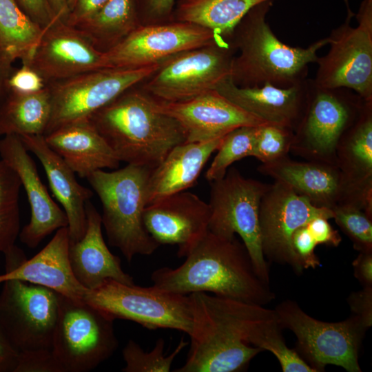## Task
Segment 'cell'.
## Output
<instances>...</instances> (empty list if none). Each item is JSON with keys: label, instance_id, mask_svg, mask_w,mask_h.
<instances>
[{"label": "cell", "instance_id": "cell-23", "mask_svg": "<svg viewBox=\"0 0 372 372\" xmlns=\"http://www.w3.org/2000/svg\"><path fill=\"white\" fill-rule=\"evenodd\" d=\"M216 90L246 112L267 123L295 131L304 112L308 79L288 87L267 83L257 87H240L229 77Z\"/></svg>", "mask_w": 372, "mask_h": 372}, {"label": "cell", "instance_id": "cell-26", "mask_svg": "<svg viewBox=\"0 0 372 372\" xmlns=\"http://www.w3.org/2000/svg\"><path fill=\"white\" fill-rule=\"evenodd\" d=\"M46 143L81 178L104 169H118L120 161L88 118L43 135Z\"/></svg>", "mask_w": 372, "mask_h": 372}, {"label": "cell", "instance_id": "cell-46", "mask_svg": "<svg viewBox=\"0 0 372 372\" xmlns=\"http://www.w3.org/2000/svg\"><path fill=\"white\" fill-rule=\"evenodd\" d=\"M107 0H76L65 19L66 23L74 26L96 12Z\"/></svg>", "mask_w": 372, "mask_h": 372}, {"label": "cell", "instance_id": "cell-36", "mask_svg": "<svg viewBox=\"0 0 372 372\" xmlns=\"http://www.w3.org/2000/svg\"><path fill=\"white\" fill-rule=\"evenodd\" d=\"M188 344L183 338L180 340L175 350L168 355H164L165 340L158 338L154 349L145 351L133 340H130L123 349L122 354L125 366L124 372H168L179 353Z\"/></svg>", "mask_w": 372, "mask_h": 372}, {"label": "cell", "instance_id": "cell-27", "mask_svg": "<svg viewBox=\"0 0 372 372\" xmlns=\"http://www.w3.org/2000/svg\"><path fill=\"white\" fill-rule=\"evenodd\" d=\"M223 137L206 142H185L172 148L151 170L147 186V205L192 187Z\"/></svg>", "mask_w": 372, "mask_h": 372}, {"label": "cell", "instance_id": "cell-10", "mask_svg": "<svg viewBox=\"0 0 372 372\" xmlns=\"http://www.w3.org/2000/svg\"><path fill=\"white\" fill-rule=\"evenodd\" d=\"M281 328L291 330L297 339L296 352L315 371L329 364L349 372H360L359 349L366 328L355 316L338 322L312 318L290 300L273 309Z\"/></svg>", "mask_w": 372, "mask_h": 372}, {"label": "cell", "instance_id": "cell-31", "mask_svg": "<svg viewBox=\"0 0 372 372\" xmlns=\"http://www.w3.org/2000/svg\"><path fill=\"white\" fill-rule=\"evenodd\" d=\"M336 165L352 181L372 185V101L339 141Z\"/></svg>", "mask_w": 372, "mask_h": 372}, {"label": "cell", "instance_id": "cell-39", "mask_svg": "<svg viewBox=\"0 0 372 372\" xmlns=\"http://www.w3.org/2000/svg\"><path fill=\"white\" fill-rule=\"evenodd\" d=\"M141 25L172 21L175 0H136Z\"/></svg>", "mask_w": 372, "mask_h": 372}, {"label": "cell", "instance_id": "cell-28", "mask_svg": "<svg viewBox=\"0 0 372 372\" xmlns=\"http://www.w3.org/2000/svg\"><path fill=\"white\" fill-rule=\"evenodd\" d=\"M273 0H179L172 20L203 27L230 41L234 30L255 6Z\"/></svg>", "mask_w": 372, "mask_h": 372}, {"label": "cell", "instance_id": "cell-40", "mask_svg": "<svg viewBox=\"0 0 372 372\" xmlns=\"http://www.w3.org/2000/svg\"><path fill=\"white\" fill-rule=\"evenodd\" d=\"M292 245L303 269H315L320 265V260L315 253L317 244L309 233L307 225L298 228L293 233Z\"/></svg>", "mask_w": 372, "mask_h": 372}, {"label": "cell", "instance_id": "cell-29", "mask_svg": "<svg viewBox=\"0 0 372 372\" xmlns=\"http://www.w3.org/2000/svg\"><path fill=\"white\" fill-rule=\"evenodd\" d=\"M52 112L47 86L32 93L10 90L0 106V135H44Z\"/></svg>", "mask_w": 372, "mask_h": 372}, {"label": "cell", "instance_id": "cell-45", "mask_svg": "<svg viewBox=\"0 0 372 372\" xmlns=\"http://www.w3.org/2000/svg\"><path fill=\"white\" fill-rule=\"evenodd\" d=\"M15 1L32 20L43 28L58 19L54 17L48 0H15Z\"/></svg>", "mask_w": 372, "mask_h": 372}, {"label": "cell", "instance_id": "cell-35", "mask_svg": "<svg viewBox=\"0 0 372 372\" xmlns=\"http://www.w3.org/2000/svg\"><path fill=\"white\" fill-rule=\"evenodd\" d=\"M256 126H242L224 136L217 154L205 173L209 183L223 178L234 162L250 156Z\"/></svg>", "mask_w": 372, "mask_h": 372}, {"label": "cell", "instance_id": "cell-3", "mask_svg": "<svg viewBox=\"0 0 372 372\" xmlns=\"http://www.w3.org/2000/svg\"><path fill=\"white\" fill-rule=\"evenodd\" d=\"M137 85L88 119L120 162L152 169L186 138L179 123L161 111L156 99Z\"/></svg>", "mask_w": 372, "mask_h": 372}, {"label": "cell", "instance_id": "cell-7", "mask_svg": "<svg viewBox=\"0 0 372 372\" xmlns=\"http://www.w3.org/2000/svg\"><path fill=\"white\" fill-rule=\"evenodd\" d=\"M366 101L351 90L322 87L308 79L306 106L290 152L306 161L336 165L339 141L358 119Z\"/></svg>", "mask_w": 372, "mask_h": 372}, {"label": "cell", "instance_id": "cell-44", "mask_svg": "<svg viewBox=\"0 0 372 372\" xmlns=\"http://www.w3.org/2000/svg\"><path fill=\"white\" fill-rule=\"evenodd\" d=\"M307 227L314 241L318 245L338 247L342 238L338 231L329 224L328 219L324 217H316L311 219Z\"/></svg>", "mask_w": 372, "mask_h": 372}, {"label": "cell", "instance_id": "cell-5", "mask_svg": "<svg viewBox=\"0 0 372 372\" xmlns=\"http://www.w3.org/2000/svg\"><path fill=\"white\" fill-rule=\"evenodd\" d=\"M151 170L127 164L112 172L97 170L86 178L101 200L102 225L108 242L128 262L136 255H151L160 246L143 221Z\"/></svg>", "mask_w": 372, "mask_h": 372}, {"label": "cell", "instance_id": "cell-25", "mask_svg": "<svg viewBox=\"0 0 372 372\" xmlns=\"http://www.w3.org/2000/svg\"><path fill=\"white\" fill-rule=\"evenodd\" d=\"M87 227L83 236L69 247L73 273L87 290L95 289L106 280L134 285V279L121 267L119 257L108 249L102 234L101 216L90 201L85 203Z\"/></svg>", "mask_w": 372, "mask_h": 372}, {"label": "cell", "instance_id": "cell-38", "mask_svg": "<svg viewBox=\"0 0 372 372\" xmlns=\"http://www.w3.org/2000/svg\"><path fill=\"white\" fill-rule=\"evenodd\" d=\"M333 219L359 252L372 251V216L351 204L333 209Z\"/></svg>", "mask_w": 372, "mask_h": 372}, {"label": "cell", "instance_id": "cell-17", "mask_svg": "<svg viewBox=\"0 0 372 372\" xmlns=\"http://www.w3.org/2000/svg\"><path fill=\"white\" fill-rule=\"evenodd\" d=\"M333 218V210L314 205L287 184L275 180L263 194L259 209L261 243L265 258L288 265L297 273L302 267L292 245L293 233L316 217Z\"/></svg>", "mask_w": 372, "mask_h": 372}, {"label": "cell", "instance_id": "cell-50", "mask_svg": "<svg viewBox=\"0 0 372 372\" xmlns=\"http://www.w3.org/2000/svg\"><path fill=\"white\" fill-rule=\"evenodd\" d=\"M48 2L54 17L65 21L69 12L68 0H48Z\"/></svg>", "mask_w": 372, "mask_h": 372}, {"label": "cell", "instance_id": "cell-24", "mask_svg": "<svg viewBox=\"0 0 372 372\" xmlns=\"http://www.w3.org/2000/svg\"><path fill=\"white\" fill-rule=\"evenodd\" d=\"M19 136L26 149L32 152L43 165L50 187L63 208L68 222L70 242L78 241L86 230L85 203L92 197L93 192L78 183L75 173L49 147L43 135Z\"/></svg>", "mask_w": 372, "mask_h": 372}, {"label": "cell", "instance_id": "cell-1", "mask_svg": "<svg viewBox=\"0 0 372 372\" xmlns=\"http://www.w3.org/2000/svg\"><path fill=\"white\" fill-rule=\"evenodd\" d=\"M192 309L191 345L185 363L175 372H236L263 351L250 339L274 310L205 292L189 294Z\"/></svg>", "mask_w": 372, "mask_h": 372}, {"label": "cell", "instance_id": "cell-30", "mask_svg": "<svg viewBox=\"0 0 372 372\" xmlns=\"http://www.w3.org/2000/svg\"><path fill=\"white\" fill-rule=\"evenodd\" d=\"M140 25L136 0H107L92 16L72 27L105 52Z\"/></svg>", "mask_w": 372, "mask_h": 372}, {"label": "cell", "instance_id": "cell-37", "mask_svg": "<svg viewBox=\"0 0 372 372\" xmlns=\"http://www.w3.org/2000/svg\"><path fill=\"white\" fill-rule=\"evenodd\" d=\"M294 132L290 128L270 123L256 127L250 156L269 163L288 156Z\"/></svg>", "mask_w": 372, "mask_h": 372}, {"label": "cell", "instance_id": "cell-47", "mask_svg": "<svg viewBox=\"0 0 372 372\" xmlns=\"http://www.w3.org/2000/svg\"><path fill=\"white\" fill-rule=\"evenodd\" d=\"M352 266L354 276L362 287H372V251L360 252Z\"/></svg>", "mask_w": 372, "mask_h": 372}, {"label": "cell", "instance_id": "cell-12", "mask_svg": "<svg viewBox=\"0 0 372 372\" xmlns=\"http://www.w3.org/2000/svg\"><path fill=\"white\" fill-rule=\"evenodd\" d=\"M59 313V294L54 291L15 279L3 282L0 324L18 356L52 351Z\"/></svg>", "mask_w": 372, "mask_h": 372}, {"label": "cell", "instance_id": "cell-42", "mask_svg": "<svg viewBox=\"0 0 372 372\" xmlns=\"http://www.w3.org/2000/svg\"><path fill=\"white\" fill-rule=\"evenodd\" d=\"M14 372H59V369L52 351H44L19 355Z\"/></svg>", "mask_w": 372, "mask_h": 372}, {"label": "cell", "instance_id": "cell-34", "mask_svg": "<svg viewBox=\"0 0 372 372\" xmlns=\"http://www.w3.org/2000/svg\"><path fill=\"white\" fill-rule=\"evenodd\" d=\"M281 329L275 315L257 326L251 335L250 344L273 353L284 372H316L296 350L287 347Z\"/></svg>", "mask_w": 372, "mask_h": 372}, {"label": "cell", "instance_id": "cell-32", "mask_svg": "<svg viewBox=\"0 0 372 372\" xmlns=\"http://www.w3.org/2000/svg\"><path fill=\"white\" fill-rule=\"evenodd\" d=\"M45 28L32 20L15 0H0V56L12 63L28 59Z\"/></svg>", "mask_w": 372, "mask_h": 372}, {"label": "cell", "instance_id": "cell-22", "mask_svg": "<svg viewBox=\"0 0 372 372\" xmlns=\"http://www.w3.org/2000/svg\"><path fill=\"white\" fill-rule=\"evenodd\" d=\"M69 247L67 227L57 229L51 240L30 259H26L23 252L15 245L4 254L6 280L25 281L48 288L72 300H83L87 289L73 273Z\"/></svg>", "mask_w": 372, "mask_h": 372}, {"label": "cell", "instance_id": "cell-49", "mask_svg": "<svg viewBox=\"0 0 372 372\" xmlns=\"http://www.w3.org/2000/svg\"><path fill=\"white\" fill-rule=\"evenodd\" d=\"M11 63L0 56V106L8 92V79L14 70Z\"/></svg>", "mask_w": 372, "mask_h": 372}, {"label": "cell", "instance_id": "cell-15", "mask_svg": "<svg viewBox=\"0 0 372 372\" xmlns=\"http://www.w3.org/2000/svg\"><path fill=\"white\" fill-rule=\"evenodd\" d=\"M258 171L289 185L314 205L333 210L351 204L372 216V185L352 181L335 164L297 161L286 156L269 163H262Z\"/></svg>", "mask_w": 372, "mask_h": 372}, {"label": "cell", "instance_id": "cell-51", "mask_svg": "<svg viewBox=\"0 0 372 372\" xmlns=\"http://www.w3.org/2000/svg\"><path fill=\"white\" fill-rule=\"evenodd\" d=\"M75 1L76 0H68V6L69 10L72 7Z\"/></svg>", "mask_w": 372, "mask_h": 372}, {"label": "cell", "instance_id": "cell-21", "mask_svg": "<svg viewBox=\"0 0 372 372\" xmlns=\"http://www.w3.org/2000/svg\"><path fill=\"white\" fill-rule=\"evenodd\" d=\"M209 215L208 203L183 191L147 205L143 221L158 244L176 245L178 256L185 257L209 230Z\"/></svg>", "mask_w": 372, "mask_h": 372}, {"label": "cell", "instance_id": "cell-33", "mask_svg": "<svg viewBox=\"0 0 372 372\" xmlns=\"http://www.w3.org/2000/svg\"><path fill=\"white\" fill-rule=\"evenodd\" d=\"M21 183L16 172L0 161V252L15 245L20 233L19 194Z\"/></svg>", "mask_w": 372, "mask_h": 372}, {"label": "cell", "instance_id": "cell-43", "mask_svg": "<svg viewBox=\"0 0 372 372\" xmlns=\"http://www.w3.org/2000/svg\"><path fill=\"white\" fill-rule=\"evenodd\" d=\"M353 316H356L366 328L372 325V287H362L352 292L347 298Z\"/></svg>", "mask_w": 372, "mask_h": 372}, {"label": "cell", "instance_id": "cell-11", "mask_svg": "<svg viewBox=\"0 0 372 372\" xmlns=\"http://www.w3.org/2000/svg\"><path fill=\"white\" fill-rule=\"evenodd\" d=\"M112 320L135 322L148 329H172L189 335L192 309L189 295L155 286L141 287L106 280L87 290L83 299Z\"/></svg>", "mask_w": 372, "mask_h": 372}, {"label": "cell", "instance_id": "cell-16", "mask_svg": "<svg viewBox=\"0 0 372 372\" xmlns=\"http://www.w3.org/2000/svg\"><path fill=\"white\" fill-rule=\"evenodd\" d=\"M224 41L213 32L189 22L172 20L140 25L103 52L104 65L114 68L160 65L182 52Z\"/></svg>", "mask_w": 372, "mask_h": 372}, {"label": "cell", "instance_id": "cell-19", "mask_svg": "<svg viewBox=\"0 0 372 372\" xmlns=\"http://www.w3.org/2000/svg\"><path fill=\"white\" fill-rule=\"evenodd\" d=\"M156 100L158 108L179 123L187 143L206 142L223 137L240 127L267 123L234 104L216 90L183 101Z\"/></svg>", "mask_w": 372, "mask_h": 372}, {"label": "cell", "instance_id": "cell-13", "mask_svg": "<svg viewBox=\"0 0 372 372\" xmlns=\"http://www.w3.org/2000/svg\"><path fill=\"white\" fill-rule=\"evenodd\" d=\"M236 52L227 41L182 52L161 63L141 87L163 101L190 99L230 77Z\"/></svg>", "mask_w": 372, "mask_h": 372}, {"label": "cell", "instance_id": "cell-14", "mask_svg": "<svg viewBox=\"0 0 372 372\" xmlns=\"http://www.w3.org/2000/svg\"><path fill=\"white\" fill-rule=\"evenodd\" d=\"M158 66L105 68L46 84L52 112L44 135L66 124L88 118L125 90L143 83Z\"/></svg>", "mask_w": 372, "mask_h": 372}, {"label": "cell", "instance_id": "cell-6", "mask_svg": "<svg viewBox=\"0 0 372 372\" xmlns=\"http://www.w3.org/2000/svg\"><path fill=\"white\" fill-rule=\"evenodd\" d=\"M208 229L214 234L242 239L258 276L269 284V270L264 256L259 225L261 198L269 184L244 177L235 167L210 183Z\"/></svg>", "mask_w": 372, "mask_h": 372}, {"label": "cell", "instance_id": "cell-9", "mask_svg": "<svg viewBox=\"0 0 372 372\" xmlns=\"http://www.w3.org/2000/svg\"><path fill=\"white\" fill-rule=\"evenodd\" d=\"M113 322L83 300L59 294L52 347L59 372L89 371L110 358L118 344Z\"/></svg>", "mask_w": 372, "mask_h": 372}, {"label": "cell", "instance_id": "cell-2", "mask_svg": "<svg viewBox=\"0 0 372 372\" xmlns=\"http://www.w3.org/2000/svg\"><path fill=\"white\" fill-rule=\"evenodd\" d=\"M176 268L162 267L151 276L153 285L174 293L196 292L264 306L275 298L269 284L257 274L242 242L209 231L191 248Z\"/></svg>", "mask_w": 372, "mask_h": 372}, {"label": "cell", "instance_id": "cell-41", "mask_svg": "<svg viewBox=\"0 0 372 372\" xmlns=\"http://www.w3.org/2000/svg\"><path fill=\"white\" fill-rule=\"evenodd\" d=\"M7 85L9 90L21 92L32 93L45 87L46 83L43 78L26 64L14 70L10 75Z\"/></svg>", "mask_w": 372, "mask_h": 372}, {"label": "cell", "instance_id": "cell-4", "mask_svg": "<svg viewBox=\"0 0 372 372\" xmlns=\"http://www.w3.org/2000/svg\"><path fill=\"white\" fill-rule=\"evenodd\" d=\"M273 1L253 7L234 30L230 43L238 54L234 57L230 78L240 87L269 83L288 87L307 78L308 66L316 63L318 52L329 44L319 39L307 48L291 46L280 41L267 22Z\"/></svg>", "mask_w": 372, "mask_h": 372}, {"label": "cell", "instance_id": "cell-20", "mask_svg": "<svg viewBox=\"0 0 372 372\" xmlns=\"http://www.w3.org/2000/svg\"><path fill=\"white\" fill-rule=\"evenodd\" d=\"M0 156L16 172L25 190L31 216L28 224L20 231L19 238L28 247L35 248L55 230L68 227L66 214L50 196L19 136L5 135L0 139Z\"/></svg>", "mask_w": 372, "mask_h": 372}, {"label": "cell", "instance_id": "cell-48", "mask_svg": "<svg viewBox=\"0 0 372 372\" xmlns=\"http://www.w3.org/2000/svg\"><path fill=\"white\" fill-rule=\"evenodd\" d=\"M18 353L9 342L0 324V372H14Z\"/></svg>", "mask_w": 372, "mask_h": 372}, {"label": "cell", "instance_id": "cell-18", "mask_svg": "<svg viewBox=\"0 0 372 372\" xmlns=\"http://www.w3.org/2000/svg\"><path fill=\"white\" fill-rule=\"evenodd\" d=\"M21 62L35 70L46 84L105 68L103 52L59 19L45 28L31 56Z\"/></svg>", "mask_w": 372, "mask_h": 372}, {"label": "cell", "instance_id": "cell-8", "mask_svg": "<svg viewBox=\"0 0 372 372\" xmlns=\"http://www.w3.org/2000/svg\"><path fill=\"white\" fill-rule=\"evenodd\" d=\"M347 17L332 30L330 48L318 58L313 83L325 88H347L372 101V0H363L355 15L358 24L351 25L354 13L344 0Z\"/></svg>", "mask_w": 372, "mask_h": 372}]
</instances>
